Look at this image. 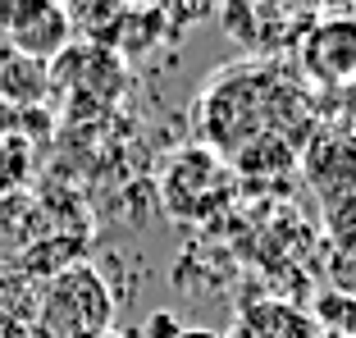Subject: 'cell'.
Instances as JSON below:
<instances>
[{"label":"cell","instance_id":"obj_1","mask_svg":"<svg viewBox=\"0 0 356 338\" xmlns=\"http://www.w3.org/2000/svg\"><path fill=\"white\" fill-rule=\"evenodd\" d=\"M115 316V297L92 265H69L46 284L42 297V329L55 338H87L105 334Z\"/></svg>","mask_w":356,"mask_h":338},{"label":"cell","instance_id":"obj_2","mask_svg":"<svg viewBox=\"0 0 356 338\" xmlns=\"http://www.w3.org/2000/svg\"><path fill=\"white\" fill-rule=\"evenodd\" d=\"M302 69L325 92L356 87V23H347V19L315 23L302 37Z\"/></svg>","mask_w":356,"mask_h":338},{"label":"cell","instance_id":"obj_3","mask_svg":"<svg viewBox=\"0 0 356 338\" xmlns=\"http://www.w3.org/2000/svg\"><path fill=\"white\" fill-rule=\"evenodd\" d=\"M306 179L325 197V206L356 197V138H347V133L320 138L306 151Z\"/></svg>","mask_w":356,"mask_h":338},{"label":"cell","instance_id":"obj_4","mask_svg":"<svg viewBox=\"0 0 356 338\" xmlns=\"http://www.w3.org/2000/svg\"><path fill=\"white\" fill-rule=\"evenodd\" d=\"M10 37L23 55L32 60H60L69 51V37H74V23L60 10V0H37L32 10H23L10 23Z\"/></svg>","mask_w":356,"mask_h":338},{"label":"cell","instance_id":"obj_5","mask_svg":"<svg viewBox=\"0 0 356 338\" xmlns=\"http://www.w3.org/2000/svg\"><path fill=\"white\" fill-rule=\"evenodd\" d=\"M229 338H325V329L315 325L311 311L293 307V302H252V307H242L238 320H233Z\"/></svg>","mask_w":356,"mask_h":338},{"label":"cell","instance_id":"obj_6","mask_svg":"<svg viewBox=\"0 0 356 338\" xmlns=\"http://www.w3.org/2000/svg\"><path fill=\"white\" fill-rule=\"evenodd\" d=\"M224 188H229V174H224V165L210 156V151H183L165 174L169 211H178V206L188 201V192H201V197H210V206H220Z\"/></svg>","mask_w":356,"mask_h":338},{"label":"cell","instance_id":"obj_7","mask_svg":"<svg viewBox=\"0 0 356 338\" xmlns=\"http://www.w3.org/2000/svg\"><path fill=\"white\" fill-rule=\"evenodd\" d=\"M128 5L133 0H60V10L69 14L74 32H92V37H105L128 14Z\"/></svg>","mask_w":356,"mask_h":338},{"label":"cell","instance_id":"obj_8","mask_svg":"<svg viewBox=\"0 0 356 338\" xmlns=\"http://www.w3.org/2000/svg\"><path fill=\"white\" fill-rule=\"evenodd\" d=\"M325 275H329V284H334L338 297H352L356 302V229H338L334 233Z\"/></svg>","mask_w":356,"mask_h":338},{"label":"cell","instance_id":"obj_9","mask_svg":"<svg viewBox=\"0 0 356 338\" xmlns=\"http://www.w3.org/2000/svg\"><path fill=\"white\" fill-rule=\"evenodd\" d=\"M315 325L325 329V334H334V338H356V302L352 297H338V293H325L320 302H315Z\"/></svg>","mask_w":356,"mask_h":338},{"label":"cell","instance_id":"obj_10","mask_svg":"<svg viewBox=\"0 0 356 338\" xmlns=\"http://www.w3.org/2000/svg\"><path fill=\"white\" fill-rule=\"evenodd\" d=\"M215 5H220V0H165V10L174 14L178 23H197V19H206Z\"/></svg>","mask_w":356,"mask_h":338},{"label":"cell","instance_id":"obj_11","mask_svg":"<svg viewBox=\"0 0 356 338\" xmlns=\"http://www.w3.org/2000/svg\"><path fill=\"white\" fill-rule=\"evenodd\" d=\"M178 334H183V325L174 316H151L147 320V338H178Z\"/></svg>","mask_w":356,"mask_h":338},{"label":"cell","instance_id":"obj_12","mask_svg":"<svg viewBox=\"0 0 356 338\" xmlns=\"http://www.w3.org/2000/svg\"><path fill=\"white\" fill-rule=\"evenodd\" d=\"M334 19H347V23H356V0H320Z\"/></svg>","mask_w":356,"mask_h":338},{"label":"cell","instance_id":"obj_13","mask_svg":"<svg viewBox=\"0 0 356 338\" xmlns=\"http://www.w3.org/2000/svg\"><path fill=\"white\" fill-rule=\"evenodd\" d=\"M178 338H220V334H206V329H183Z\"/></svg>","mask_w":356,"mask_h":338},{"label":"cell","instance_id":"obj_14","mask_svg":"<svg viewBox=\"0 0 356 338\" xmlns=\"http://www.w3.org/2000/svg\"><path fill=\"white\" fill-rule=\"evenodd\" d=\"M87 338H119V334H110V329H105V334H87Z\"/></svg>","mask_w":356,"mask_h":338},{"label":"cell","instance_id":"obj_15","mask_svg":"<svg viewBox=\"0 0 356 338\" xmlns=\"http://www.w3.org/2000/svg\"><path fill=\"white\" fill-rule=\"evenodd\" d=\"M283 5H315V0H283Z\"/></svg>","mask_w":356,"mask_h":338}]
</instances>
